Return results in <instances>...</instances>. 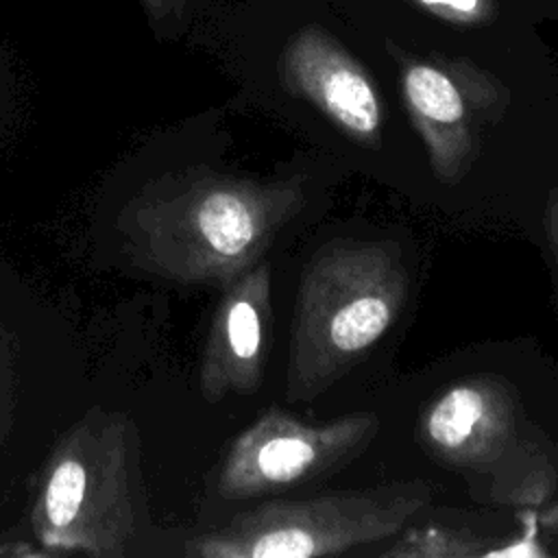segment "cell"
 I'll list each match as a JSON object with an SVG mask.
<instances>
[{
  "label": "cell",
  "instance_id": "obj_16",
  "mask_svg": "<svg viewBox=\"0 0 558 558\" xmlns=\"http://www.w3.org/2000/svg\"><path fill=\"white\" fill-rule=\"evenodd\" d=\"M4 371H7V364L2 362V347H0V384H2V375H4Z\"/></svg>",
  "mask_w": 558,
  "mask_h": 558
},
{
  "label": "cell",
  "instance_id": "obj_4",
  "mask_svg": "<svg viewBox=\"0 0 558 558\" xmlns=\"http://www.w3.org/2000/svg\"><path fill=\"white\" fill-rule=\"evenodd\" d=\"M126 416L94 410L52 449L33 508L48 551L122 556L135 530Z\"/></svg>",
  "mask_w": 558,
  "mask_h": 558
},
{
  "label": "cell",
  "instance_id": "obj_12",
  "mask_svg": "<svg viewBox=\"0 0 558 558\" xmlns=\"http://www.w3.org/2000/svg\"><path fill=\"white\" fill-rule=\"evenodd\" d=\"M536 530H538V512L534 508L527 510V523H525V534L517 538L514 545H506L501 549L490 547L484 551V558H495V556H545V549L536 541Z\"/></svg>",
  "mask_w": 558,
  "mask_h": 558
},
{
  "label": "cell",
  "instance_id": "obj_6",
  "mask_svg": "<svg viewBox=\"0 0 558 558\" xmlns=\"http://www.w3.org/2000/svg\"><path fill=\"white\" fill-rule=\"evenodd\" d=\"M377 432L375 412L307 423L286 410L268 408L229 445L218 473V495L251 499L312 484L360 458Z\"/></svg>",
  "mask_w": 558,
  "mask_h": 558
},
{
  "label": "cell",
  "instance_id": "obj_11",
  "mask_svg": "<svg viewBox=\"0 0 558 558\" xmlns=\"http://www.w3.org/2000/svg\"><path fill=\"white\" fill-rule=\"evenodd\" d=\"M405 2L458 28L486 26L499 13V4L495 0H405Z\"/></svg>",
  "mask_w": 558,
  "mask_h": 558
},
{
  "label": "cell",
  "instance_id": "obj_2",
  "mask_svg": "<svg viewBox=\"0 0 558 558\" xmlns=\"http://www.w3.org/2000/svg\"><path fill=\"white\" fill-rule=\"evenodd\" d=\"M408 290L410 272L392 240L318 246L299 279L286 401L312 403L353 371L397 323Z\"/></svg>",
  "mask_w": 558,
  "mask_h": 558
},
{
  "label": "cell",
  "instance_id": "obj_5",
  "mask_svg": "<svg viewBox=\"0 0 558 558\" xmlns=\"http://www.w3.org/2000/svg\"><path fill=\"white\" fill-rule=\"evenodd\" d=\"M416 438L440 464L493 480L499 501L541 504L556 480L549 449L523 412L514 386L473 375L445 388L421 412Z\"/></svg>",
  "mask_w": 558,
  "mask_h": 558
},
{
  "label": "cell",
  "instance_id": "obj_10",
  "mask_svg": "<svg viewBox=\"0 0 558 558\" xmlns=\"http://www.w3.org/2000/svg\"><path fill=\"white\" fill-rule=\"evenodd\" d=\"M488 538L451 525H421L397 534V541L381 551L386 558H477L488 549Z\"/></svg>",
  "mask_w": 558,
  "mask_h": 558
},
{
  "label": "cell",
  "instance_id": "obj_14",
  "mask_svg": "<svg viewBox=\"0 0 558 558\" xmlns=\"http://www.w3.org/2000/svg\"><path fill=\"white\" fill-rule=\"evenodd\" d=\"M545 235H547V244L558 272V187L549 194L545 205Z\"/></svg>",
  "mask_w": 558,
  "mask_h": 558
},
{
  "label": "cell",
  "instance_id": "obj_13",
  "mask_svg": "<svg viewBox=\"0 0 558 558\" xmlns=\"http://www.w3.org/2000/svg\"><path fill=\"white\" fill-rule=\"evenodd\" d=\"M140 4L155 26H170L183 17L187 0H140Z\"/></svg>",
  "mask_w": 558,
  "mask_h": 558
},
{
  "label": "cell",
  "instance_id": "obj_8",
  "mask_svg": "<svg viewBox=\"0 0 558 558\" xmlns=\"http://www.w3.org/2000/svg\"><path fill=\"white\" fill-rule=\"evenodd\" d=\"M279 78L288 94L316 107L353 144L381 146L384 109L377 85L327 28L307 24L286 41Z\"/></svg>",
  "mask_w": 558,
  "mask_h": 558
},
{
  "label": "cell",
  "instance_id": "obj_15",
  "mask_svg": "<svg viewBox=\"0 0 558 558\" xmlns=\"http://www.w3.org/2000/svg\"><path fill=\"white\" fill-rule=\"evenodd\" d=\"M538 527L549 532V534H558V499L549 501L541 512H538Z\"/></svg>",
  "mask_w": 558,
  "mask_h": 558
},
{
  "label": "cell",
  "instance_id": "obj_7",
  "mask_svg": "<svg viewBox=\"0 0 558 558\" xmlns=\"http://www.w3.org/2000/svg\"><path fill=\"white\" fill-rule=\"evenodd\" d=\"M399 68L405 111L434 177L445 185L464 179L477 155V126L501 120L506 85L466 57H418L388 44Z\"/></svg>",
  "mask_w": 558,
  "mask_h": 558
},
{
  "label": "cell",
  "instance_id": "obj_3",
  "mask_svg": "<svg viewBox=\"0 0 558 558\" xmlns=\"http://www.w3.org/2000/svg\"><path fill=\"white\" fill-rule=\"evenodd\" d=\"M425 480L272 499L244 510L222 527L194 536L196 558H318L388 541L432 499Z\"/></svg>",
  "mask_w": 558,
  "mask_h": 558
},
{
  "label": "cell",
  "instance_id": "obj_9",
  "mask_svg": "<svg viewBox=\"0 0 558 558\" xmlns=\"http://www.w3.org/2000/svg\"><path fill=\"white\" fill-rule=\"evenodd\" d=\"M270 329V266L262 259L225 286L214 310L198 373L209 403L231 392L251 395L262 386Z\"/></svg>",
  "mask_w": 558,
  "mask_h": 558
},
{
  "label": "cell",
  "instance_id": "obj_1",
  "mask_svg": "<svg viewBox=\"0 0 558 558\" xmlns=\"http://www.w3.org/2000/svg\"><path fill=\"white\" fill-rule=\"evenodd\" d=\"M303 205L301 179L187 168L146 183L126 203L120 229L137 266L179 283L225 288L264 259Z\"/></svg>",
  "mask_w": 558,
  "mask_h": 558
}]
</instances>
